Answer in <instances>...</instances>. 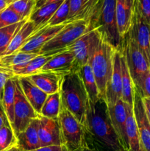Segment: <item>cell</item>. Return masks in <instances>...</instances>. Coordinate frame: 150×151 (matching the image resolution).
Here are the masks:
<instances>
[{"instance_id":"cell-43","label":"cell","mask_w":150,"mask_h":151,"mask_svg":"<svg viewBox=\"0 0 150 151\" xmlns=\"http://www.w3.org/2000/svg\"><path fill=\"white\" fill-rule=\"evenodd\" d=\"M143 102H144L146 112L147 116H148L150 123V98H143Z\"/></svg>"},{"instance_id":"cell-45","label":"cell","mask_w":150,"mask_h":151,"mask_svg":"<svg viewBox=\"0 0 150 151\" xmlns=\"http://www.w3.org/2000/svg\"><path fill=\"white\" fill-rule=\"evenodd\" d=\"M8 151H23V150H22L21 149L19 148V147H18V146H16V147H13V148L10 149V150H9Z\"/></svg>"},{"instance_id":"cell-16","label":"cell","mask_w":150,"mask_h":151,"mask_svg":"<svg viewBox=\"0 0 150 151\" xmlns=\"http://www.w3.org/2000/svg\"><path fill=\"white\" fill-rule=\"evenodd\" d=\"M128 106L129 105L121 100L114 106H107L112 125L124 150L126 147V122Z\"/></svg>"},{"instance_id":"cell-13","label":"cell","mask_w":150,"mask_h":151,"mask_svg":"<svg viewBox=\"0 0 150 151\" xmlns=\"http://www.w3.org/2000/svg\"><path fill=\"white\" fill-rule=\"evenodd\" d=\"M57 25V26H46L35 31L27 39L23 47L18 52L26 53H35L40 54L41 49L44 45L57 35L66 25Z\"/></svg>"},{"instance_id":"cell-22","label":"cell","mask_w":150,"mask_h":151,"mask_svg":"<svg viewBox=\"0 0 150 151\" xmlns=\"http://www.w3.org/2000/svg\"><path fill=\"white\" fill-rule=\"evenodd\" d=\"M125 151H142L139 133L133 113V107L128 106L126 122V147Z\"/></svg>"},{"instance_id":"cell-31","label":"cell","mask_w":150,"mask_h":151,"mask_svg":"<svg viewBox=\"0 0 150 151\" xmlns=\"http://www.w3.org/2000/svg\"><path fill=\"white\" fill-rule=\"evenodd\" d=\"M18 146L17 137L10 125H6L0 129V151H8Z\"/></svg>"},{"instance_id":"cell-24","label":"cell","mask_w":150,"mask_h":151,"mask_svg":"<svg viewBox=\"0 0 150 151\" xmlns=\"http://www.w3.org/2000/svg\"><path fill=\"white\" fill-rule=\"evenodd\" d=\"M36 30H38V29L35 27L34 24L28 19L24 24L21 28L19 29V32L16 33V35H15L14 38H13V40L10 42V45L8 46L6 51L3 53V55L1 56L7 55L17 52L23 47L24 44L26 43L28 38Z\"/></svg>"},{"instance_id":"cell-19","label":"cell","mask_w":150,"mask_h":151,"mask_svg":"<svg viewBox=\"0 0 150 151\" xmlns=\"http://www.w3.org/2000/svg\"><path fill=\"white\" fill-rule=\"evenodd\" d=\"M18 79L25 97L37 114L39 115L41 108L48 94L35 86L28 76L18 77Z\"/></svg>"},{"instance_id":"cell-46","label":"cell","mask_w":150,"mask_h":151,"mask_svg":"<svg viewBox=\"0 0 150 151\" xmlns=\"http://www.w3.org/2000/svg\"><path fill=\"white\" fill-rule=\"evenodd\" d=\"M90 1H91V0H83V2H84V5H85V4H87L88 2H89Z\"/></svg>"},{"instance_id":"cell-30","label":"cell","mask_w":150,"mask_h":151,"mask_svg":"<svg viewBox=\"0 0 150 151\" xmlns=\"http://www.w3.org/2000/svg\"><path fill=\"white\" fill-rule=\"evenodd\" d=\"M27 20L24 19L14 24L0 29V57L6 51L13 38Z\"/></svg>"},{"instance_id":"cell-21","label":"cell","mask_w":150,"mask_h":151,"mask_svg":"<svg viewBox=\"0 0 150 151\" xmlns=\"http://www.w3.org/2000/svg\"><path fill=\"white\" fill-rule=\"evenodd\" d=\"M16 137L18 147L23 151H32L41 147L38 136V117L33 119L27 128Z\"/></svg>"},{"instance_id":"cell-23","label":"cell","mask_w":150,"mask_h":151,"mask_svg":"<svg viewBox=\"0 0 150 151\" xmlns=\"http://www.w3.org/2000/svg\"><path fill=\"white\" fill-rule=\"evenodd\" d=\"M78 72L85 86L90 103L95 104L101 97L99 95L96 81L90 63H88L84 66H80L78 69Z\"/></svg>"},{"instance_id":"cell-18","label":"cell","mask_w":150,"mask_h":151,"mask_svg":"<svg viewBox=\"0 0 150 151\" xmlns=\"http://www.w3.org/2000/svg\"><path fill=\"white\" fill-rule=\"evenodd\" d=\"M39 54L17 52L0 57V71L14 77L18 72L26 66L28 62Z\"/></svg>"},{"instance_id":"cell-41","label":"cell","mask_w":150,"mask_h":151,"mask_svg":"<svg viewBox=\"0 0 150 151\" xmlns=\"http://www.w3.org/2000/svg\"><path fill=\"white\" fill-rule=\"evenodd\" d=\"M65 1V0H38L36 2V7H35V8H38V7H41V6L43 5H45V4L60 2V1Z\"/></svg>"},{"instance_id":"cell-39","label":"cell","mask_w":150,"mask_h":151,"mask_svg":"<svg viewBox=\"0 0 150 151\" xmlns=\"http://www.w3.org/2000/svg\"><path fill=\"white\" fill-rule=\"evenodd\" d=\"M32 151H69V150L66 145H49L41 147Z\"/></svg>"},{"instance_id":"cell-8","label":"cell","mask_w":150,"mask_h":151,"mask_svg":"<svg viewBox=\"0 0 150 151\" xmlns=\"http://www.w3.org/2000/svg\"><path fill=\"white\" fill-rule=\"evenodd\" d=\"M101 38L102 36L98 29L89 30L79 37L68 48L74 55L78 67L79 68L91 61Z\"/></svg>"},{"instance_id":"cell-40","label":"cell","mask_w":150,"mask_h":151,"mask_svg":"<svg viewBox=\"0 0 150 151\" xmlns=\"http://www.w3.org/2000/svg\"><path fill=\"white\" fill-rule=\"evenodd\" d=\"M6 125H10V124L8 119H7V116L6 115L5 111H4L2 103L0 102V129Z\"/></svg>"},{"instance_id":"cell-11","label":"cell","mask_w":150,"mask_h":151,"mask_svg":"<svg viewBox=\"0 0 150 151\" xmlns=\"http://www.w3.org/2000/svg\"><path fill=\"white\" fill-rule=\"evenodd\" d=\"M133 113L139 133L142 151H150V123L144 107L143 98L134 86Z\"/></svg>"},{"instance_id":"cell-10","label":"cell","mask_w":150,"mask_h":151,"mask_svg":"<svg viewBox=\"0 0 150 151\" xmlns=\"http://www.w3.org/2000/svg\"><path fill=\"white\" fill-rule=\"evenodd\" d=\"M126 35L135 41L150 67V24L141 14L135 1L131 26Z\"/></svg>"},{"instance_id":"cell-37","label":"cell","mask_w":150,"mask_h":151,"mask_svg":"<svg viewBox=\"0 0 150 151\" xmlns=\"http://www.w3.org/2000/svg\"><path fill=\"white\" fill-rule=\"evenodd\" d=\"M135 4L144 19L150 24V0H135Z\"/></svg>"},{"instance_id":"cell-4","label":"cell","mask_w":150,"mask_h":151,"mask_svg":"<svg viewBox=\"0 0 150 151\" xmlns=\"http://www.w3.org/2000/svg\"><path fill=\"white\" fill-rule=\"evenodd\" d=\"M117 49L103 38L93 55L90 65L96 81L100 97L104 100L107 84L113 72V58Z\"/></svg>"},{"instance_id":"cell-14","label":"cell","mask_w":150,"mask_h":151,"mask_svg":"<svg viewBox=\"0 0 150 151\" xmlns=\"http://www.w3.org/2000/svg\"><path fill=\"white\" fill-rule=\"evenodd\" d=\"M38 136L41 147L63 145L58 118L38 116Z\"/></svg>"},{"instance_id":"cell-27","label":"cell","mask_w":150,"mask_h":151,"mask_svg":"<svg viewBox=\"0 0 150 151\" xmlns=\"http://www.w3.org/2000/svg\"><path fill=\"white\" fill-rule=\"evenodd\" d=\"M63 1L45 4L38 8H35L29 18V20L34 24L37 29H41L47 24L49 21Z\"/></svg>"},{"instance_id":"cell-38","label":"cell","mask_w":150,"mask_h":151,"mask_svg":"<svg viewBox=\"0 0 150 151\" xmlns=\"http://www.w3.org/2000/svg\"><path fill=\"white\" fill-rule=\"evenodd\" d=\"M12 76L10 74L7 73V72H2L0 71V102H2L3 96H4V86H5L6 82L7 80Z\"/></svg>"},{"instance_id":"cell-20","label":"cell","mask_w":150,"mask_h":151,"mask_svg":"<svg viewBox=\"0 0 150 151\" xmlns=\"http://www.w3.org/2000/svg\"><path fill=\"white\" fill-rule=\"evenodd\" d=\"M35 86L46 94L58 92L63 77L53 72H39L28 76Z\"/></svg>"},{"instance_id":"cell-32","label":"cell","mask_w":150,"mask_h":151,"mask_svg":"<svg viewBox=\"0 0 150 151\" xmlns=\"http://www.w3.org/2000/svg\"><path fill=\"white\" fill-rule=\"evenodd\" d=\"M36 0H16L9 7L23 19H29L36 7Z\"/></svg>"},{"instance_id":"cell-29","label":"cell","mask_w":150,"mask_h":151,"mask_svg":"<svg viewBox=\"0 0 150 151\" xmlns=\"http://www.w3.org/2000/svg\"><path fill=\"white\" fill-rule=\"evenodd\" d=\"M61 110V99L60 91L54 94H49L41 108L40 116L50 119L58 117Z\"/></svg>"},{"instance_id":"cell-2","label":"cell","mask_w":150,"mask_h":151,"mask_svg":"<svg viewBox=\"0 0 150 151\" xmlns=\"http://www.w3.org/2000/svg\"><path fill=\"white\" fill-rule=\"evenodd\" d=\"M116 0H96L85 21L88 24L87 32L98 29L102 38L117 50L122 47L116 16Z\"/></svg>"},{"instance_id":"cell-36","label":"cell","mask_w":150,"mask_h":151,"mask_svg":"<svg viewBox=\"0 0 150 151\" xmlns=\"http://www.w3.org/2000/svg\"><path fill=\"white\" fill-rule=\"evenodd\" d=\"M83 8V0H69V14L67 23L76 21L82 13Z\"/></svg>"},{"instance_id":"cell-42","label":"cell","mask_w":150,"mask_h":151,"mask_svg":"<svg viewBox=\"0 0 150 151\" xmlns=\"http://www.w3.org/2000/svg\"><path fill=\"white\" fill-rule=\"evenodd\" d=\"M14 0H0V13L7 9Z\"/></svg>"},{"instance_id":"cell-3","label":"cell","mask_w":150,"mask_h":151,"mask_svg":"<svg viewBox=\"0 0 150 151\" xmlns=\"http://www.w3.org/2000/svg\"><path fill=\"white\" fill-rule=\"evenodd\" d=\"M60 94L61 107L69 111L84 125L90 101L78 71L71 72L62 78Z\"/></svg>"},{"instance_id":"cell-7","label":"cell","mask_w":150,"mask_h":151,"mask_svg":"<svg viewBox=\"0 0 150 151\" xmlns=\"http://www.w3.org/2000/svg\"><path fill=\"white\" fill-rule=\"evenodd\" d=\"M39 116L32 108L24 94L19 83L18 77H16V95L14 105V122L12 125L17 136L24 131L33 119Z\"/></svg>"},{"instance_id":"cell-15","label":"cell","mask_w":150,"mask_h":151,"mask_svg":"<svg viewBox=\"0 0 150 151\" xmlns=\"http://www.w3.org/2000/svg\"><path fill=\"white\" fill-rule=\"evenodd\" d=\"M79 69L74 55L71 52L67 50L53 56L43 66L40 72H53L63 77L71 72L78 71Z\"/></svg>"},{"instance_id":"cell-26","label":"cell","mask_w":150,"mask_h":151,"mask_svg":"<svg viewBox=\"0 0 150 151\" xmlns=\"http://www.w3.org/2000/svg\"><path fill=\"white\" fill-rule=\"evenodd\" d=\"M121 67L122 97L121 100L126 104L133 107L134 84L126 66L124 55L121 50Z\"/></svg>"},{"instance_id":"cell-44","label":"cell","mask_w":150,"mask_h":151,"mask_svg":"<svg viewBox=\"0 0 150 151\" xmlns=\"http://www.w3.org/2000/svg\"><path fill=\"white\" fill-rule=\"evenodd\" d=\"M76 151H99V150H96V148H94V147H91V146L88 145V146H85V147H82V148L79 149V150H77Z\"/></svg>"},{"instance_id":"cell-25","label":"cell","mask_w":150,"mask_h":151,"mask_svg":"<svg viewBox=\"0 0 150 151\" xmlns=\"http://www.w3.org/2000/svg\"><path fill=\"white\" fill-rule=\"evenodd\" d=\"M67 50L68 49H63V50H57V51L49 52L44 53V54L38 55L36 57L32 59L31 60H29L27 63V64L26 65V66L24 67L22 69H21L19 72H18L15 76H29V75H33V74L38 73V72H39L40 71H41V69H42L43 66H44L50 59H51V58H52L53 56L55 55L56 54H58V53Z\"/></svg>"},{"instance_id":"cell-28","label":"cell","mask_w":150,"mask_h":151,"mask_svg":"<svg viewBox=\"0 0 150 151\" xmlns=\"http://www.w3.org/2000/svg\"><path fill=\"white\" fill-rule=\"evenodd\" d=\"M15 95H16V76L10 78L6 82L4 96L1 102L4 111L11 126L14 122Z\"/></svg>"},{"instance_id":"cell-6","label":"cell","mask_w":150,"mask_h":151,"mask_svg":"<svg viewBox=\"0 0 150 151\" xmlns=\"http://www.w3.org/2000/svg\"><path fill=\"white\" fill-rule=\"evenodd\" d=\"M88 24L83 19L69 22L41 49L40 54L68 49L87 32Z\"/></svg>"},{"instance_id":"cell-48","label":"cell","mask_w":150,"mask_h":151,"mask_svg":"<svg viewBox=\"0 0 150 151\" xmlns=\"http://www.w3.org/2000/svg\"><path fill=\"white\" fill-rule=\"evenodd\" d=\"M38 1V0H36V1Z\"/></svg>"},{"instance_id":"cell-1","label":"cell","mask_w":150,"mask_h":151,"mask_svg":"<svg viewBox=\"0 0 150 151\" xmlns=\"http://www.w3.org/2000/svg\"><path fill=\"white\" fill-rule=\"evenodd\" d=\"M88 145L99 151H125L112 125L105 100L90 103L84 124Z\"/></svg>"},{"instance_id":"cell-33","label":"cell","mask_w":150,"mask_h":151,"mask_svg":"<svg viewBox=\"0 0 150 151\" xmlns=\"http://www.w3.org/2000/svg\"><path fill=\"white\" fill-rule=\"evenodd\" d=\"M69 0H65L61 5L57 8L55 13L50 19L46 25L57 26V25L66 24L69 19Z\"/></svg>"},{"instance_id":"cell-34","label":"cell","mask_w":150,"mask_h":151,"mask_svg":"<svg viewBox=\"0 0 150 151\" xmlns=\"http://www.w3.org/2000/svg\"><path fill=\"white\" fill-rule=\"evenodd\" d=\"M133 84L142 98H150V70L139 77Z\"/></svg>"},{"instance_id":"cell-47","label":"cell","mask_w":150,"mask_h":151,"mask_svg":"<svg viewBox=\"0 0 150 151\" xmlns=\"http://www.w3.org/2000/svg\"><path fill=\"white\" fill-rule=\"evenodd\" d=\"M14 1H16V0H14Z\"/></svg>"},{"instance_id":"cell-17","label":"cell","mask_w":150,"mask_h":151,"mask_svg":"<svg viewBox=\"0 0 150 151\" xmlns=\"http://www.w3.org/2000/svg\"><path fill=\"white\" fill-rule=\"evenodd\" d=\"M135 0H116V16L118 30L123 42L129 30Z\"/></svg>"},{"instance_id":"cell-35","label":"cell","mask_w":150,"mask_h":151,"mask_svg":"<svg viewBox=\"0 0 150 151\" xmlns=\"http://www.w3.org/2000/svg\"><path fill=\"white\" fill-rule=\"evenodd\" d=\"M24 20L10 7L0 13V29Z\"/></svg>"},{"instance_id":"cell-12","label":"cell","mask_w":150,"mask_h":151,"mask_svg":"<svg viewBox=\"0 0 150 151\" xmlns=\"http://www.w3.org/2000/svg\"><path fill=\"white\" fill-rule=\"evenodd\" d=\"M122 97L121 50H116L113 58V72L107 84L104 100L107 106H114Z\"/></svg>"},{"instance_id":"cell-5","label":"cell","mask_w":150,"mask_h":151,"mask_svg":"<svg viewBox=\"0 0 150 151\" xmlns=\"http://www.w3.org/2000/svg\"><path fill=\"white\" fill-rule=\"evenodd\" d=\"M57 118L63 145L69 151H76L88 145L85 128L69 111L61 107Z\"/></svg>"},{"instance_id":"cell-9","label":"cell","mask_w":150,"mask_h":151,"mask_svg":"<svg viewBox=\"0 0 150 151\" xmlns=\"http://www.w3.org/2000/svg\"><path fill=\"white\" fill-rule=\"evenodd\" d=\"M121 50L124 55L126 66L129 69L132 82L150 70L149 65L145 56L133 39L126 35L123 41Z\"/></svg>"}]
</instances>
